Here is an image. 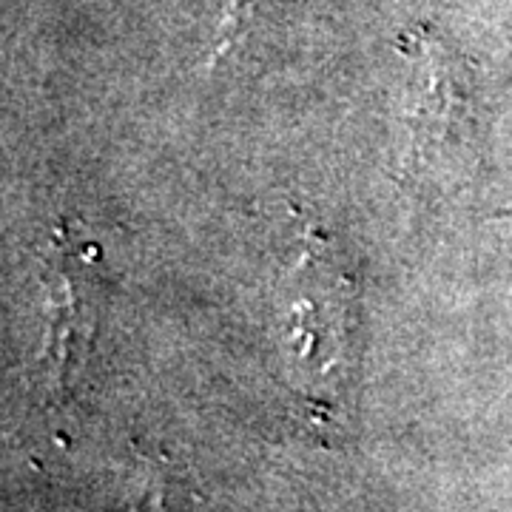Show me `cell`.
<instances>
[{"mask_svg": "<svg viewBox=\"0 0 512 512\" xmlns=\"http://www.w3.org/2000/svg\"><path fill=\"white\" fill-rule=\"evenodd\" d=\"M46 285V356L52 362L55 384L66 382V373L80 353L89 348L94 333L92 282L77 271L63 239H55V248L43 268Z\"/></svg>", "mask_w": 512, "mask_h": 512, "instance_id": "7a4b0ae2", "label": "cell"}, {"mask_svg": "<svg viewBox=\"0 0 512 512\" xmlns=\"http://www.w3.org/2000/svg\"><path fill=\"white\" fill-rule=\"evenodd\" d=\"M413 89L407 106V151L402 183L419 191H447L476 160V89L467 63L439 37L421 32L413 49Z\"/></svg>", "mask_w": 512, "mask_h": 512, "instance_id": "6da1fadb", "label": "cell"}, {"mask_svg": "<svg viewBox=\"0 0 512 512\" xmlns=\"http://www.w3.org/2000/svg\"><path fill=\"white\" fill-rule=\"evenodd\" d=\"M251 0H234L231 3V9H228V15L220 23V37H217V43H214V49H211V66H217L222 57L231 52V46L237 43L239 35L245 32V18H248V6Z\"/></svg>", "mask_w": 512, "mask_h": 512, "instance_id": "3957f363", "label": "cell"}]
</instances>
